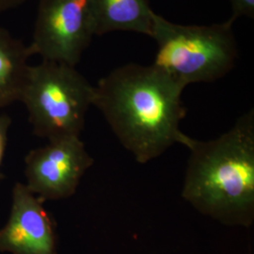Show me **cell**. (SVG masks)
I'll return each mask as SVG.
<instances>
[{
  "label": "cell",
  "instance_id": "cell-2",
  "mask_svg": "<svg viewBox=\"0 0 254 254\" xmlns=\"http://www.w3.org/2000/svg\"><path fill=\"white\" fill-rule=\"evenodd\" d=\"M182 197L198 212L229 226L254 221V111H248L221 136L195 139Z\"/></svg>",
  "mask_w": 254,
  "mask_h": 254
},
{
  "label": "cell",
  "instance_id": "cell-10",
  "mask_svg": "<svg viewBox=\"0 0 254 254\" xmlns=\"http://www.w3.org/2000/svg\"><path fill=\"white\" fill-rule=\"evenodd\" d=\"M233 14L231 19L236 21L239 17L254 19V0H229Z\"/></svg>",
  "mask_w": 254,
  "mask_h": 254
},
{
  "label": "cell",
  "instance_id": "cell-9",
  "mask_svg": "<svg viewBox=\"0 0 254 254\" xmlns=\"http://www.w3.org/2000/svg\"><path fill=\"white\" fill-rule=\"evenodd\" d=\"M30 57L28 46L0 27V109L20 100Z\"/></svg>",
  "mask_w": 254,
  "mask_h": 254
},
{
  "label": "cell",
  "instance_id": "cell-8",
  "mask_svg": "<svg viewBox=\"0 0 254 254\" xmlns=\"http://www.w3.org/2000/svg\"><path fill=\"white\" fill-rule=\"evenodd\" d=\"M96 36L115 31L152 36L154 10L149 0H91Z\"/></svg>",
  "mask_w": 254,
  "mask_h": 254
},
{
  "label": "cell",
  "instance_id": "cell-1",
  "mask_svg": "<svg viewBox=\"0 0 254 254\" xmlns=\"http://www.w3.org/2000/svg\"><path fill=\"white\" fill-rule=\"evenodd\" d=\"M186 88L161 69L128 64L94 86L92 106L100 110L121 144L138 163H148L174 144L190 149L194 138L183 133Z\"/></svg>",
  "mask_w": 254,
  "mask_h": 254
},
{
  "label": "cell",
  "instance_id": "cell-6",
  "mask_svg": "<svg viewBox=\"0 0 254 254\" xmlns=\"http://www.w3.org/2000/svg\"><path fill=\"white\" fill-rule=\"evenodd\" d=\"M93 164L79 136L48 140L25 158L26 186L42 200L70 198Z\"/></svg>",
  "mask_w": 254,
  "mask_h": 254
},
{
  "label": "cell",
  "instance_id": "cell-3",
  "mask_svg": "<svg viewBox=\"0 0 254 254\" xmlns=\"http://www.w3.org/2000/svg\"><path fill=\"white\" fill-rule=\"evenodd\" d=\"M175 24L154 13L152 36L157 45L154 65L185 88L210 83L225 76L235 67L238 49L233 25Z\"/></svg>",
  "mask_w": 254,
  "mask_h": 254
},
{
  "label": "cell",
  "instance_id": "cell-11",
  "mask_svg": "<svg viewBox=\"0 0 254 254\" xmlns=\"http://www.w3.org/2000/svg\"><path fill=\"white\" fill-rule=\"evenodd\" d=\"M10 126V119L8 116H0V170L2 166V161L4 158V154L7 147V141H8V133ZM2 176L0 173V180Z\"/></svg>",
  "mask_w": 254,
  "mask_h": 254
},
{
  "label": "cell",
  "instance_id": "cell-4",
  "mask_svg": "<svg viewBox=\"0 0 254 254\" xmlns=\"http://www.w3.org/2000/svg\"><path fill=\"white\" fill-rule=\"evenodd\" d=\"M94 86L75 67L42 61L29 65L20 96L34 134L47 140L79 136Z\"/></svg>",
  "mask_w": 254,
  "mask_h": 254
},
{
  "label": "cell",
  "instance_id": "cell-12",
  "mask_svg": "<svg viewBox=\"0 0 254 254\" xmlns=\"http://www.w3.org/2000/svg\"><path fill=\"white\" fill-rule=\"evenodd\" d=\"M28 0H0V14L10 9H15L25 4Z\"/></svg>",
  "mask_w": 254,
  "mask_h": 254
},
{
  "label": "cell",
  "instance_id": "cell-5",
  "mask_svg": "<svg viewBox=\"0 0 254 254\" xmlns=\"http://www.w3.org/2000/svg\"><path fill=\"white\" fill-rule=\"evenodd\" d=\"M95 33L91 0H39L31 56L75 67Z\"/></svg>",
  "mask_w": 254,
  "mask_h": 254
},
{
  "label": "cell",
  "instance_id": "cell-7",
  "mask_svg": "<svg viewBox=\"0 0 254 254\" xmlns=\"http://www.w3.org/2000/svg\"><path fill=\"white\" fill-rule=\"evenodd\" d=\"M44 202L26 184L14 186L9 217L0 229V253L58 254L54 221Z\"/></svg>",
  "mask_w": 254,
  "mask_h": 254
}]
</instances>
